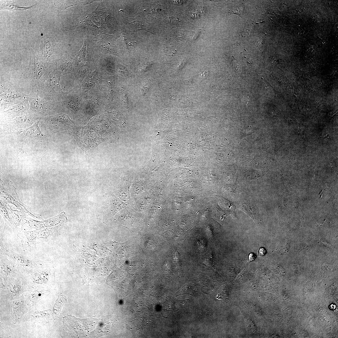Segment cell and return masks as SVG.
I'll return each instance as SVG.
<instances>
[{
  "instance_id": "7",
  "label": "cell",
  "mask_w": 338,
  "mask_h": 338,
  "mask_svg": "<svg viewBox=\"0 0 338 338\" xmlns=\"http://www.w3.org/2000/svg\"><path fill=\"white\" fill-rule=\"evenodd\" d=\"M33 6L28 7H20L15 5L12 3H3L1 6V9L8 10L11 11H14L17 10H25Z\"/></svg>"
},
{
  "instance_id": "6",
  "label": "cell",
  "mask_w": 338,
  "mask_h": 338,
  "mask_svg": "<svg viewBox=\"0 0 338 338\" xmlns=\"http://www.w3.org/2000/svg\"><path fill=\"white\" fill-rule=\"evenodd\" d=\"M67 301L66 298L62 293H59L54 306L52 315L54 317H56L59 314L63 304Z\"/></svg>"
},
{
  "instance_id": "9",
  "label": "cell",
  "mask_w": 338,
  "mask_h": 338,
  "mask_svg": "<svg viewBox=\"0 0 338 338\" xmlns=\"http://www.w3.org/2000/svg\"><path fill=\"white\" fill-rule=\"evenodd\" d=\"M246 176L248 180H256L261 177L262 173L254 170L248 171L246 173Z\"/></svg>"
},
{
  "instance_id": "2",
  "label": "cell",
  "mask_w": 338,
  "mask_h": 338,
  "mask_svg": "<svg viewBox=\"0 0 338 338\" xmlns=\"http://www.w3.org/2000/svg\"><path fill=\"white\" fill-rule=\"evenodd\" d=\"M16 234L21 239L22 245L24 251L33 250L37 245V231L25 232L17 230Z\"/></svg>"
},
{
  "instance_id": "5",
  "label": "cell",
  "mask_w": 338,
  "mask_h": 338,
  "mask_svg": "<svg viewBox=\"0 0 338 338\" xmlns=\"http://www.w3.org/2000/svg\"><path fill=\"white\" fill-rule=\"evenodd\" d=\"M64 214L60 215L55 217L42 222H34L32 226L34 228L39 229L55 226L64 221Z\"/></svg>"
},
{
  "instance_id": "10",
  "label": "cell",
  "mask_w": 338,
  "mask_h": 338,
  "mask_svg": "<svg viewBox=\"0 0 338 338\" xmlns=\"http://www.w3.org/2000/svg\"><path fill=\"white\" fill-rule=\"evenodd\" d=\"M179 295L188 294L192 295L193 294V290L189 285L186 284L184 285L179 291Z\"/></svg>"
},
{
  "instance_id": "11",
  "label": "cell",
  "mask_w": 338,
  "mask_h": 338,
  "mask_svg": "<svg viewBox=\"0 0 338 338\" xmlns=\"http://www.w3.org/2000/svg\"><path fill=\"white\" fill-rule=\"evenodd\" d=\"M266 250L264 248H260L259 251V256H263L266 254Z\"/></svg>"
},
{
  "instance_id": "12",
  "label": "cell",
  "mask_w": 338,
  "mask_h": 338,
  "mask_svg": "<svg viewBox=\"0 0 338 338\" xmlns=\"http://www.w3.org/2000/svg\"><path fill=\"white\" fill-rule=\"evenodd\" d=\"M256 258V255L253 253H251L248 256V259L250 261L254 260Z\"/></svg>"
},
{
  "instance_id": "4",
  "label": "cell",
  "mask_w": 338,
  "mask_h": 338,
  "mask_svg": "<svg viewBox=\"0 0 338 338\" xmlns=\"http://www.w3.org/2000/svg\"><path fill=\"white\" fill-rule=\"evenodd\" d=\"M60 225L55 227L37 231L36 244L44 242H49L57 236Z\"/></svg>"
},
{
  "instance_id": "8",
  "label": "cell",
  "mask_w": 338,
  "mask_h": 338,
  "mask_svg": "<svg viewBox=\"0 0 338 338\" xmlns=\"http://www.w3.org/2000/svg\"><path fill=\"white\" fill-rule=\"evenodd\" d=\"M24 133L26 136L37 135L41 134V132L38 126V124H36L27 129L24 132Z\"/></svg>"
},
{
  "instance_id": "3",
  "label": "cell",
  "mask_w": 338,
  "mask_h": 338,
  "mask_svg": "<svg viewBox=\"0 0 338 338\" xmlns=\"http://www.w3.org/2000/svg\"><path fill=\"white\" fill-rule=\"evenodd\" d=\"M0 255L1 271L3 276L7 279L15 275L18 267L16 264L7 255L2 253Z\"/></svg>"
},
{
  "instance_id": "1",
  "label": "cell",
  "mask_w": 338,
  "mask_h": 338,
  "mask_svg": "<svg viewBox=\"0 0 338 338\" xmlns=\"http://www.w3.org/2000/svg\"><path fill=\"white\" fill-rule=\"evenodd\" d=\"M0 253L5 254L15 263L18 268H30L49 266L51 264L39 259L16 253L7 248L0 238Z\"/></svg>"
}]
</instances>
